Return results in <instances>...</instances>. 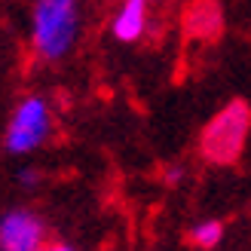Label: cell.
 I'll use <instances>...</instances> for the list:
<instances>
[{"label": "cell", "instance_id": "obj_1", "mask_svg": "<svg viewBox=\"0 0 251 251\" xmlns=\"http://www.w3.org/2000/svg\"><path fill=\"white\" fill-rule=\"evenodd\" d=\"M80 37V0H37L31 12V46L40 61H61Z\"/></svg>", "mask_w": 251, "mask_h": 251}, {"label": "cell", "instance_id": "obj_2", "mask_svg": "<svg viewBox=\"0 0 251 251\" xmlns=\"http://www.w3.org/2000/svg\"><path fill=\"white\" fill-rule=\"evenodd\" d=\"M251 132V107L245 101H230L205 123L199 135V153L211 166H230L239 159Z\"/></svg>", "mask_w": 251, "mask_h": 251}, {"label": "cell", "instance_id": "obj_3", "mask_svg": "<svg viewBox=\"0 0 251 251\" xmlns=\"http://www.w3.org/2000/svg\"><path fill=\"white\" fill-rule=\"evenodd\" d=\"M49 132H52V110H49L46 98L28 95V98H22L16 104V110H12V117L6 123L3 147L12 156L34 153V150L49 138Z\"/></svg>", "mask_w": 251, "mask_h": 251}, {"label": "cell", "instance_id": "obj_4", "mask_svg": "<svg viewBox=\"0 0 251 251\" xmlns=\"http://www.w3.org/2000/svg\"><path fill=\"white\" fill-rule=\"evenodd\" d=\"M46 245L43 221L28 208H9L0 218V248L3 251H40Z\"/></svg>", "mask_w": 251, "mask_h": 251}, {"label": "cell", "instance_id": "obj_5", "mask_svg": "<svg viewBox=\"0 0 251 251\" xmlns=\"http://www.w3.org/2000/svg\"><path fill=\"white\" fill-rule=\"evenodd\" d=\"M147 6L150 0H123L110 22V34L120 43H138L147 34Z\"/></svg>", "mask_w": 251, "mask_h": 251}, {"label": "cell", "instance_id": "obj_6", "mask_svg": "<svg viewBox=\"0 0 251 251\" xmlns=\"http://www.w3.org/2000/svg\"><path fill=\"white\" fill-rule=\"evenodd\" d=\"M184 25H187V34L190 37L215 40L221 34V25H224V12L218 6V0H193L187 16H184Z\"/></svg>", "mask_w": 251, "mask_h": 251}, {"label": "cell", "instance_id": "obj_7", "mask_svg": "<svg viewBox=\"0 0 251 251\" xmlns=\"http://www.w3.org/2000/svg\"><path fill=\"white\" fill-rule=\"evenodd\" d=\"M224 239V224L221 221H202L190 230V245L193 248H218Z\"/></svg>", "mask_w": 251, "mask_h": 251}, {"label": "cell", "instance_id": "obj_8", "mask_svg": "<svg viewBox=\"0 0 251 251\" xmlns=\"http://www.w3.org/2000/svg\"><path fill=\"white\" fill-rule=\"evenodd\" d=\"M19 181H22V187H34V184H37V175H34V169H25V172L19 175Z\"/></svg>", "mask_w": 251, "mask_h": 251}, {"label": "cell", "instance_id": "obj_9", "mask_svg": "<svg viewBox=\"0 0 251 251\" xmlns=\"http://www.w3.org/2000/svg\"><path fill=\"white\" fill-rule=\"evenodd\" d=\"M150 3H156V0H150Z\"/></svg>", "mask_w": 251, "mask_h": 251}]
</instances>
